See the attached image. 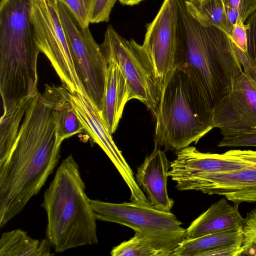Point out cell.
<instances>
[{"label": "cell", "instance_id": "obj_10", "mask_svg": "<svg viewBox=\"0 0 256 256\" xmlns=\"http://www.w3.org/2000/svg\"><path fill=\"white\" fill-rule=\"evenodd\" d=\"M162 88L176 68L178 7L175 0H164L154 20L146 25L142 45Z\"/></svg>", "mask_w": 256, "mask_h": 256}, {"label": "cell", "instance_id": "obj_5", "mask_svg": "<svg viewBox=\"0 0 256 256\" xmlns=\"http://www.w3.org/2000/svg\"><path fill=\"white\" fill-rule=\"evenodd\" d=\"M212 110L183 70L165 83L155 116L154 146L177 154L214 128Z\"/></svg>", "mask_w": 256, "mask_h": 256}, {"label": "cell", "instance_id": "obj_22", "mask_svg": "<svg viewBox=\"0 0 256 256\" xmlns=\"http://www.w3.org/2000/svg\"><path fill=\"white\" fill-rule=\"evenodd\" d=\"M32 96L20 102L0 118V166L5 162L10 154Z\"/></svg>", "mask_w": 256, "mask_h": 256}, {"label": "cell", "instance_id": "obj_35", "mask_svg": "<svg viewBox=\"0 0 256 256\" xmlns=\"http://www.w3.org/2000/svg\"><path fill=\"white\" fill-rule=\"evenodd\" d=\"M192 2H196L200 1V0H189Z\"/></svg>", "mask_w": 256, "mask_h": 256}, {"label": "cell", "instance_id": "obj_27", "mask_svg": "<svg viewBox=\"0 0 256 256\" xmlns=\"http://www.w3.org/2000/svg\"><path fill=\"white\" fill-rule=\"evenodd\" d=\"M219 148L256 147V130L250 132L222 136L218 144Z\"/></svg>", "mask_w": 256, "mask_h": 256}, {"label": "cell", "instance_id": "obj_30", "mask_svg": "<svg viewBox=\"0 0 256 256\" xmlns=\"http://www.w3.org/2000/svg\"><path fill=\"white\" fill-rule=\"evenodd\" d=\"M248 24H244L240 20L234 25L230 35L229 36L232 42L244 53L247 52V31Z\"/></svg>", "mask_w": 256, "mask_h": 256}, {"label": "cell", "instance_id": "obj_28", "mask_svg": "<svg viewBox=\"0 0 256 256\" xmlns=\"http://www.w3.org/2000/svg\"><path fill=\"white\" fill-rule=\"evenodd\" d=\"M117 0H94L90 16L92 24L108 22L110 14Z\"/></svg>", "mask_w": 256, "mask_h": 256}, {"label": "cell", "instance_id": "obj_32", "mask_svg": "<svg viewBox=\"0 0 256 256\" xmlns=\"http://www.w3.org/2000/svg\"><path fill=\"white\" fill-rule=\"evenodd\" d=\"M235 51L242 66L243 71L256 84V64L250 62L244 52L233 44Z\"/></svg>", "mask_w": 256, "mask_h": 256}, {"label": "cell", "instance_id": "obj_33", "mask_svg": "<svg viewBox=\"0 0 256 256\" xmlns=\"http://www.w3.org/2000/svg\"><path fill=\"white\" fill-rule=\"evenodd\" d=\"M224 153L256 166V150H232Z\"/></svg>", "mask_w": 256, "mask_h": 256}, {"label": "cell", "instance_id": "obj_18", "mask_svg": "<svg viewBox=\"0 0 256 256\" xmlns=\"http://www.w3.org/2000/svg\"><path fill=\"white\" fill-rule=\"evenodd\" d=\"M134 236L114 247L112 256H172L180 242L134 231Z\"/></svg>", "mask_w": 256, "mask_h": 256}, {"label": "cell", "instance_id": "obj_7", "mask_svg": "<svg viewBox=\"0 0 256 256\" xmlns=\"http://www.w3.org/2000/svg\"><path fill=\"white\" fill-rule=\"evenodd\" d=\"M58 6L76 74L86 94L100 114L104 107L108 60L89 28L82 27L64 4L58 1Z\"/></svg>", "mask_w": 256, "mask_h": 256}, {"label": "cell", "instance_id": "obj_21", "mask_svg": "<svg viewBox=\"0 0 256 256\" xmlns=\"http://www.w3.org/2000/svg\"><path fill=\"white\" fill-rule=\"evenodd\" d=\"M186 4L189 13L200 24L214 26L230 35L234 26L228 18L222 0L196 2L186 0Z\"/></svg>", "mask_w": 256, "mask_h": 256}, {"label": "cell", "instance_id": "obj_6", "mask_svg": "<svg viewBox=\"0 0 256 256\" xmlns=\"http://www.w3.org/2000/svg\"><path fill=\"white\" fill-rule=\"evenodd\" d=\"M100 46L106 59L118 65L130 89V99L140 100L155 117L162 88L142 45L122 37L109 25Z\"/></svg>", "mask_w": 256, "mask_h": 256}, {"label": "cell", "instance_id": "obj_19", "mask_svg": "<svg viewBox=\"0 0 256 256\" xmlns=\"http://www.w3.org/2000/svg\"><path fill=\"white\" fill-rule=\"evenodd\" d=\"M51 245L46 238L36 240L16 229L3 233L0 239V256H50Z\"/></svg>", "mask_w": 256, "mask_h": 256}, {"label": "cell", "instance_id": "obj_25", "mask_svg": "<svg viewBox=\"0 0 256 256\" xmlns=\"http://www.w3.org/2000/svg\"><path fill=\"white\" fill-rule=\"evenodd\" d=\"M242 256H256V208L246 213L242 226Z\"/></svg>", "mask_w": 256, "mask_h": 256}, {"label": "cell", "instance_id": "obj_17", "mask_svg": "<svg viewBox=\"0 0 256 256\" xmlns=\"http://www.w3.org/2000/svg\"><path fill=\"white\" fill-rule=\"evenodd\" d=\"M107 60L104 107L100 114L112 134L118 128L126 104L131 99L130 89L118 65L112 60Z\"/></svg>", "mask_w": 256, "mask_h": 256}, {"label": "cell", "instance_id": "obj_2", "mask_svg": "<svg viewBox=\"0 0 256 256\" xmlns=\"http://www.w3.org/2000/svg\"><path fill=\"white\" fill-rule=\"evenodd\" d=\"M178 7L176 68L185 72L213 111L243 72L233 43L225 32L200 24L188 12L186 0Z\"/></svg>", "mask_w": 256, "mask_h": 256}, {"label": "cell", "instance_id": "obj_11", "mask_svg": "<svg viewBox=\"0 0 256 256\" xmlns=\"http://www.w3.org/2000/svg\"><path fill=\"white\" fill-rule=\"evenodd\" d=\"M212 124L222 136L256 130V84L244 71L214 108Z\"/></svg>", "mask_w": 256, "mask_h": 256}, {"label": "cell", "instance_id": "obj_4", "mask_svg": "<svg viewBox=\"0 0 256 256\" xmlns=\"http://www.w3.org/2000/svg\"><path fill=\"white\" fill-rule=\"evenodd\" d=\"M85 190L79 166L70 155L58 168L42 204L46 238L56 252L98 242L96 218Z\"/></svg>", "mask_w": 256, "mask_h": 256}, {"label": "cell", "instance_id": "obj_26", "mask_svg": "<svg viewBox=\"0 0 256 256\" xmlns=\"http://www.w3.org/2000/svg\"><path fill=\"white\" fill-rule=\"evenodd\" d=\"M64 4L82 28L88 27L90 16L94 0H58Z\"/></svg>", "mask_w": 256, "mask_h": 256}, {"label": "cell", "instance_id": "obj_14", "mask_svg": "<svg viewBox=\"0 0 256 256\" xmlns=\"http://www.w3.org/2000/svg\"><path fill=\"white\" fill-rule=\"evenodd\" d=\"M165 152L154 146L138 168L136 180L150 204L160 210L170 212L174 201L168 193L167 180L170 164Z\"/></svg>", "mask_w": 256, "mask_h": 256}, {"label": "cell", "instance_id": "obj_34", "mask_svg": "<svg viewBox=\"0 0 256 256\" xmlns=\"http://www.w3.org/2000/svg\"><path fill=\"white\" fill-rule=\"evenodd\" d=\"M144 0H119L120 2L124 5L134 6L139 4Z\"/></svg>", "mask_w": 256, "mask_h": 256}, {"label": "cell", "instance_id": "obj_36", "mask_svg": "<svg viewBox=\"0 0 256 256\" xmlns=\"http://www.w3.org/2000/svg\"><path fill=\"white\" fill-rule=\"evenodd\" d=\"M204 0H200V1H204Z\"/></svg>", "mask_w": 256, "mask_h": 256}, {"label": "cell", "instance_id": "obj_8", "mask_svg": "<svg viewBox=\"0 0 256 256\" xmlns=\"http://www.w3.org/2000/svg\"><path fill=\"white\" fill-rule=\"evenodd\" d=\"M31 2L32 18L40 52L50 62L63 87L71 94L78 92L86 94L60 21L58 0H31Z\"/></svg>", "mask_w": 256, "mask_h": 256}, {"label": "cell", "instance_id": "obj_23", "mask_svg": "<svg viewBox=\"0 0 256 256\" xmlns=\"http://www.w3.org/2000/svg\"><path fill=\"white\" fill-rule=\"evenodd\" d=\"M70 94L64 87L58 86V121L60 136L62 141L84 130L72 106Z\"/></svg>", "mask_w": 256, "mask_h": 256}, {"label": "cell", "instance_id": "obj_31", "mask_svg": "<svg viewBox=\"0 0 256 256\" xmlns=\"http://www.w3.org/2000/svg\"><path fill=\"white\" fill-rule=\"evenodd\" d=\"M242 244H227L202 253L200 256H241Z\"/></svg>", "mask_w": 256, "mask_h": 256}, {"label": "cell", "instance_id": "obj_9", "mask_svg": "<svg viewBox=\"0 0 256 256\" xmlns=\"http://www.w3.org/2000/svg\"><path fill=\"white\" fill-rule=\"evenodd\" d=\"M96 220L117 223L134 230L180 242L185 229L170 212L160 210L150 203L131 201L116 204L89 199Z\"/></svg>", "mask_w": 256, "mask_h": 256}, {"label": "cell", "instance_id": "obj_20", "mask_svg": "<svg viewBox=\"0 0 256 256\" xmlns=\"http://www.w3.org/2000/svg\"><path fill=\"white\" fill-rule=\"evenodd\" d=\"M242 228L214 233L192 239H184L172 256H200L206 251L222 246L242 244Z\"/></svg>", "mask_w": 256, "mask_h": 256}, {"label": "cell", "instance_id": "obj_24", "mask_svg": "<svg viewBox=\"0 0 256 256\" xmlns=\"http://www.w3.org/2000/svg\"><path fill=\"white\" fill-rule=\"evenodd\" d=\"M230 22L234 26L242 20L244 22L256 10V0H222Z\"/></svg>", "mask_w": 256, "mask_h": 256}, {"label": "cell", "instance_id": "obj_29", "mask_svg": "<svg viewBox=\"0 0 256 256\" xmlns=\"http://www.w3.org/2000/svg\"><path fill=\"white\" fill-rule=\"evenodd\" d=\"M247 52L244 53L248 59L256 64V10L247 19Z\"/></svg>", "mask_w": 256, "mask_h": 256}, {"label": "cell", "instance_id": "obj_15", "mask_svg": "<svg viewBox=\"0 0 256 256\" xmlns=\"http://www.w3.org/2000/svg\"><path fill=\"white\" fill-rule=\"evenodd\" d=\"M176 154L170 163L168 172L172 180L202 172H227L253 166L225 153L202 152L193 146L182 149Z\"/></svg>", "mask_w": 256, "mask_h": 256}, {"label": "cell", "instance_id": "obj_12", "mask_svg": "<svg viewBox=\"0 0 256 256\" xmlns=\"http://www.w3.org/2000/svg\"><path fill=\"white\" fill-rule=\"evenodd\" d=\"M70 98L84 130L106 154L128 186L130 200L148 203L146 195L138 186L132 170L113 140L98 109L86 94L76 92L70 93Z\"/></svg>", "mask_w": 256, "mask_h": 256}, {"label": "cell", "instance_id": "obj_16", "mask_svg": "<svg viewBox=\"0 0 256 256\" xmlns=\"http://www.w3.org/2000/svg\"><path fill=\"white\" fill-rule=\"evenodd\" d=\"M238 206L230 204L226 198H221L212 204L185 229L183 240L242 228L244 218L238 210Z\"/></svg>", "mask_w": 256, "mask_h": 256}, {"label": "cell", "instance_id": "obj_13", "mask_svg": "<svg viewBox=\"0 0 256 256\" xmlns=\"http://www.w3.org/2000/svg\"><path fill=\"white\" fill-rule=\"evenodd\" d=\"M178 190L199 191L208 195L224 196L237 205L256 202V166L230 172H202L176 178Z\"/></svg>", "mask_w": 256, "mask_h": 256}, {"label": "cell", "instance_id": "obj_1", "mask_svg": "<svg viewBox=\"0 0 256 256\" xmlns=\"http://www.w3.org/2000/svg\"><path fill=\"white\" fill-rule=\"evenodd\" d=\"M58 91L46 84L29 100L17 136L0 166V227L36 195L58 163L62 141L58 121Z\"/></svg>", "mask_w": 256, "mask_h": 256}, {"label": "cell", "instance_id": "obj_3", "mask_svg": "<svg viewBox=\"0 0 256 256\" xmlns=\"http://www.w3.org/2000/svg\"><path fill=\"white\" fill-rule=\"evenodd\" d=\"M38 48L31 0L0 2V92L3 114L38 92Z\"/></svg>", "mask_w": 256, "mask_h": 256}]
</instances>
